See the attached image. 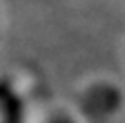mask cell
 Masks as SVG:
<instances>
[{
	"mask_svg": "<svg viewBox=\"0 0 125 123\" xmlns=\"http://www.w3.org/2000/svg\"><path fill=\"white\" fill-rule=\"evenodd\" d=\"M51 123H76V121L70 119V117H66V115H59V117H55Z\"/></svg>",
	"mask_w": 125,
	"mask_h": 123,
	"instance_id": "obj_1",
	"label": "cell"
}]
</instances>
